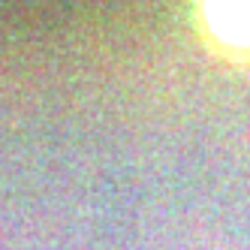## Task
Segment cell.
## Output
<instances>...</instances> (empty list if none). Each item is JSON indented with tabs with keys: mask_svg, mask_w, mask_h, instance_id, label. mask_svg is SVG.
Returning <instances> with one entry per match:
<instances>
[{
	"mask_svg": "<svg viewBox=\"0 0 250 250\" xmlns=\"http://www.w3.org/2000/svg\"><path fill=\"white\" fill-rule=\"evenodd\" d=\"M211 30L232 45H250V0H205Z\"/></svg>",
	"mask_w": 250,
	"mask_h": 250,
	"instance_id": "1",
	"label": "cell"
}]
</instances>
